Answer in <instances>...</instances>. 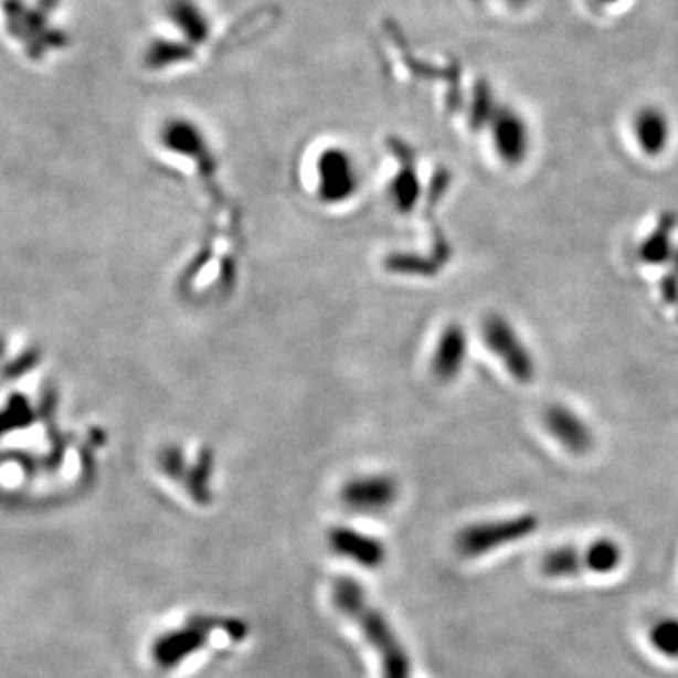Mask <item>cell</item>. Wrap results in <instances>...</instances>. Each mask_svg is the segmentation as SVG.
I'll use <instances>...</instances> for the list:
<instances>
[{"instance_id":"1","label":"cell","mask_w":678,"mask_h":678,"mask_svg":"<svg viewBox=\"0 0 678 678\" xmlns=\"http://www.w3.org/2000/svg\"><path fill=\"white\" fill-rule=\"evenodd\" d=\"M332 597L339 613L359 626L368 645L379 654L383 678H411L410 656L383 613L371 605L364 589L354 579L341 576L333 581Z\"/></svg>"},{"instance_id":"2","label":"cell","mask_w":678,"mask_h":678,"mask_svg":"<svg viewBox=\"0 0 678 678\" xmlns=\"http://www.w3.org/2000/svg\"><path fill=\"white\" fill-rule=\"evenodd\" d=\"M539 528V519L531 512L511 517V519L488 520L467 526L458 533L456 547L462 557H485L488 552L504 549L507 544H515L522 539L533 536Z\"/></svg>"},{"instance_id":"3","label":"cell","mask_w":678,"mask_h":678,"mask_svg":"<svg viewBox=\"0 0 678 678\" xmlns=\"http://www.w3.org/2000/svg\"><path fill=\"white\" fill-rule=\"evenodd\" d=\"M483 338L488 349L501 360L506 370L519 383H531L536 378V360L520 339L511 322L501 315H488L483 322Z\"/></svg>"},{"instance_id":"4","label":"cell","mask_w":678,"mask_h":678,"mask_svg":"<svg viewBox=\"0 0 678 678\" xmlns=\"http://www.w3.org/2000/svg\"><path fill=\"white\" fill-rule=\"evenodd\" d=\"M319 194L325 202H343L351 199L352 192L359 187V176L352 162L351 155L343 149H327L319 157Z\"/></svg>"},{"instance_id":"5","label":"cell","mask_w":678,"mask_h":678,"mask_svg":"<svg viewBox=\"0 0 678 678\" xmlns=\"http://www.w3.org/2000/svg\"><path fill=\"white\" fill-rule=\"evenodd\" d=\"M492 141L499 159L517 167L530 151V128L525 119L509 108H498L490 117Z\"/></svg>"},{"instance_id":"6","label":"cell","mask_w":678,"mask_h":678,"mask_svg":"<svg viewBox=\"0 0 678 678\" xmlns=\"http://www.w3.org/2000/svg\"><path fill=\"white\" fill-rule=\"evenodd\" d=\"M210 627L212 622L191 621L186 627L160 635L153 645V659L157 666L162 669H173L191 654L199 653L208 643Z\"/></svg>"},{"instance_id":"7","label":"cell","mask_w":678,"mask_h":678,"mask_svg":"<svg viewBox=\"0 0 678 678\" xmlns=\"http://www.w3.org/2000/svg\"><path fill=\"white\" fill-rule=\"evenodd\" d=\"M544 428L573 455H586L594 447V432L584 419L565 405L554 403L543 415Z\"/></svg>"},{"instance_id":"8","label":"cell","mask_w":678,"mask_h":678,"mask_svg":"<svg viewBox=\"0 0 678 678\" xmlns=\"http://www.w3.org/2000/svg\"><path fill=\"white\" fill-rule=\"evenodd\" d=\"M398 496L396 480L386 475H364L347 483L341 499L354 511L373 512L386 509Z\"/></svg>"},{"instance_id":"9","label":"cell","mask_w":678,"mask_h":678,"mask_svg":"<svg viewBox=\"0 0 678 678\" xmlns=\"http://www.w3.org/2000/svg\"><path fill=\"white\" fill-rule=\"evenodd\" d=\"M328 541H330V549L336 554L359 563L362 568H370V570L379 568L386 557L383 543L379 539L370 538L346 526L333 528L328 536Z\"/></svg>"},{"instance_id":"10","label":"cell","mask_w":678,"mask_h":678,"mask_svg":"<svg viewBox=\"0 0 678 678\" xmlns=\"http://www.w3.org/2000/svg\"><path fill=\"white\" fill-rule=\"evenodd\" d=\"M467 357V336L460 325H448L435 343L432 370L435 378L448 383L458 378Z\"/></svg>"},{"instance_id":"11","label":"cell","mask_w":678,"mask_h":678,"mask_svg":"<svg viewBox=\"0 0 678 678\" xmlns=\"http://www.w3.org/2000/svg\"><path fill=\"white\" fill-rule=\"evenodd\" d=\"M635 140L648 157H658L666 151L671 140V125L666 114L658 108L640 109L634 121Z\"/></svg>"},{"instance_id":"12","label":"cell","mask_w":678,"mask_h":678,"mask_svg":"<svg viewBox=\"0 0 678 678\" xmlns=\"http://www.w3.org/2000/svg\"><path fill=\"white\" fill-rule=\"evenodd\" d=\"M162 144L173 153L197 157L200 159L205 151V141L199 127L189 119H172L162 128Z\"/></svg>"},{"instance_id":"13","label":"cell","mask_w":678,"mask_h":678,"mask_svg":"<svg viewBox=\"0 0 678 678\" xmlns=\"http://www.w3.org/2000/svg\"><path fill=\"white\" fill-rule=\"evenodd\" d=\"M583 571H589L586 549L558 547L541 558V573L551 579H570L583 575Z\"/></svg>"},{"instance_id":"14","label":"cell","mask_w":678,"mask_h":678,"mask_svg":"<svg viewBox=\"0 0 678 678\" xmlns=\"http://www.w3.org/2000/svg\"><path fill=\"white\" fill-rule=\"evenodd\" d=\"M675 224H677L675 213H664V215L659 218L656 231H654L650 236L645 237V242L640 244L639 255L643 263L658 266V264L669 263V261H671L672 253H675L671 244V234Z\"/></svg>"},{"instance_id":"15","label":"cell","mask_w":678,"mask_h":678,"mask_svg":"<svg viewBox=\"0 0 678 678\" xmlns=\"http://www.w3.org/2000/svg\"><path fill=\"white\" fill-rule=\"evenodd\" d=\"M586 558H589V571L597 575H608L621 568L622 547L615 539H595L594 543L586 547Z\"/></svg>"},{"instance_id":"16","label":"cell","mask_w":678,"mask_h":678,"mask_svg":"<svg viewBox=\"0 0 678 678\" xmlns=\"http://www.w3.org/2000/svg\"><path fill=\"white\" fill-rule=\"evenodd\" d=\"M654 648L666 658H678V618H661L650 629Z\"/></svg>"},{"instance_id":"17","label":"cell","mask_w":678,"mask_h":678,"mask_svg":"<svg viewBox=\"0 0 678 678\" xmlns=\"http://www.w3.org/2000/svg\"><path fill=\"white\" fill-rule=\"evenodd\" d=\"M392 194H394V202L400 210H403V212L411 210L419 200V194H421V186H419L415 173L411 170L400 173L394 181V186H392Z\"/></svg>"},{"instance_id":"18","label":"cell","mask_w":678,"mask_h":678,"mask_svg":"<svg viewBox=\"0 0 678 678\" xmlns=\"http://www.w3.org/2000/svg\"><path fill=\"white\" fill-rule=\"evenodd\" d=\"M160 466L170 477H180L183 456L180 455V451H167L160 458Z\"/></svg>"},{"instance_id":"19","label":"cell","mask_w":678,"mask_h":678,"mask_svg":"<svg viewBox=\"0 0 678 678\" xmlns=\"http://www.w3.org/2000/svg\"><path fill=\"white\" fill-rule=\"evenodd\" d=\"M659 290H661V296L666 298L669 304H677L678 301V274L677 272H672V274H667V276L661 277V282H659Z\"/></svg>"},{"instance_id":"20","label":"cell","mask_w":678,"mask_h":678,"mask_svg":"<svg viewBox=\"0 0 678 678\" xmlns=\"http://www.w3.org/2000/svg\"><path fill=\"white\" fill-rule=\"evenodd\" d=\"M671 263L675 264V272L678 274V250L672 253Z\"/></svg>"}]
</instances>
